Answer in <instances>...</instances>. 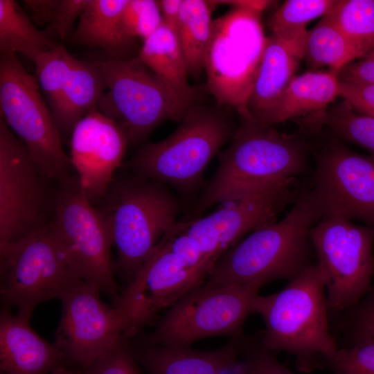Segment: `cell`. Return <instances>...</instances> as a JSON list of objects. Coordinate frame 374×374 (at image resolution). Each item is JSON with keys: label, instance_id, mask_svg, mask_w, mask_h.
I'll return each instance as SVG.
<instances>
[{"label": "cell", "instance_id": "6da1fadb", "mask_svg": "<svg viewBox=\"0 0 374 374\" xmlns=\"http://www.w3.org/2000/svg\"><path fill=\"white\" fill-rule=\"evenodd\" d=\"M323 217L311 188L299 193L293 206L279 221L250 233L226 251L210 270L206 287L289 281L311 265L309 232Z\"/></svg>", "mask_w": 374, "mask_h": 374}, {"label": "cell", "instance_id": "7a4b0ae2", "mask_svg": "<svg viewBox=\"0 0 374 374\" xmlns=\"http://www.w3.org/2000/svg\"><path fill=\"white\" fill-rule=\"evenodd\" d=\"M240 117L230 144L219 153L217 170L191 219L231 198L295 179L306 170V148L296 136L249 116Z\"/></svg>", "mask_w": 374, "mask_h": 374}, {"label": "cell", "instance_id": "3957f363", "mask_svg": "<svg viewBox=\"0 0 374 374\" xmlns=\"http://www.w3.org/2000/svg\"><path fill=\"white\" fill-rule=\"evenodd\" d=\"M325 285L323 271L317 262L280 291L258 294L254 301V313L265 325L259 338L262 346L294 355L296 367L305 372L328 364L339 348L330 330Z\"/></svg>", "mask_w": 374, "mask_h": 374}, {"label": "cell", "instance_id": "277c9868", "mask_svg": "<svg viewBox=\"0 0 374 374\" xmlns=\"http://www.w3.org/2000/svg\"><path fill=\"white\" fill-rule=\"evenodd\" d=\"M231 110L217 103L196 105L168 137L145 145L121 166L189 193L211 159L234 136L238 125Z\"/></svg>", "mask_w": 374, "mask_h": 374}, {"label": "cell", "instance_id": "5b68a950", "mask_svg": "<svg viewBox=\"0 0 374 374\" xmlns=\"http://www.w3.org/2000/svg\"><path fill=\"white\" fill-rule=\"evenodd\" d=\"M107 192L100 211L116 249L114 271L127 286L177 222L181 205L164 184L134 173L114 180Z\"/></svg>", "mask_w": 374, "mask_h": 374}, {"label": "cell", "instance_id": "8992f818", "mask_svg": "<svg viewBox=\"0 0 374 374\" xmlns=\"http://www.w3.org/2000/svg\"><path fill=\"white\" fill-rule=\"evenodd\" d=\"M1 299L4 308H15L30 320L35 308L60 299L82 280L75 271L50 224L0 247Z\"/></svg>", "mask_w": 374, "mask_h": 374}, {"label": "cell", "instance_id": "52a82bcc", "mask_svg": "<svg viewBox=\"0 0 374 374\" xmlns=\"http://www.w3.org/2000/svg\"><path fill=\"white\" fill-rule=\"evenodd\" d=\"M36 77L17 54L1 55V118L28 150L43 177L62 179L71 165L61 134Z\"/></svg>", "mask_w": 374, "mask_h": 374}, {"label": "cell", "instance_id": "ba28073f", "mask_svg": "<svg viewBox=\"0 0 374 374\" xmlns=\"http://www.w3.org/2000/svg\"><path fill=\"white\" fill-rule=\"evenodd\" d=\"M60 180L50 226L78 276L97 286L114 305L121 292L114 278L113 243L104 217L77 176Z\"/></svg>", "mask_w": 374, "mask_h": 374}, {"label": "cell", "instance_id": "9c48e42d", "mask_svg": "<svg viewBox=\"0 0 374 374\" xmlns=\"http://www.w3.org/2000/svg\"><path fill=\"white\" fill-rule=\"evenodd\" d=\"M259 12L232 7L213 20L206 56L207 87L216 103L244 113L264 50Z\"/></svg>", "mask_w": 374, "mask_h": 374}, {"label": "cell", "instance_id": "30bf717a", "mask_svg": "<svg viewBox=\"0 0 374 374\" xmlns=\"http://www.w3.org/2000/svg\"><path fill=\"white\" fill-rule=\"evenodd\" d=\"M260 288L254 285L198 286L170 307L145 343L188 347L207 337L241 335L246 319L254 313Z\"/></svg>", "mask_w": 374, "mask_h": 374}, {"label": "cell", "instance_id": "8fae6325", "mask_svg": "<svg viewBox=\"0 0 374 374\" xmlns=\"http://www.w3.org/2000/svg\"><path fill=\"white\" fill-rule=\"evenodd\" d=\"M309 239L324 273L328 311L339 312L353 307L371 285L374 227L327 215L311 228Z\"/></svg>", "mask_w": 374, "mask_h": 374}, {"label": "cell", "instance_id": "7c38bea8", "mask_svg": "<svg viewBox=\"0 0 374 374\" xmlns=\"http://www.w3.org/2000/svg\"><path fill=\"white\" fill-rule=\"evenodd\" d=\"M96 62L107 85L96 111L122 128L129 145L143 142L166 119L174 121L165 87L139 56Z\"/></svg>", "mask_w": 374, "mask_h": 374}, {"label": "cell", "instance_id": "4fadbf2b", "mask_svg": "<svg viewBox=\"0 0 374 374\" xmlns=\"http://www.w3.org/2000/svg\"><path fill=\"white\" fill-rule=\"evenodd\" d=\"M294 179L228 199L211 213L179 221L184 231L213 265L247 233L276 221L296 199Z\"/></svg>", "mask_w": 374, "mask_h": 374}, {"label": "cell", "instance_id": "5bb4252c", "mask_svg": "<svg viewBox=\"0 0 374 374\" xmlns=\"http://www.w3.org/2000/svg\"><path fill=\"white\" fill-rule=\"evenodd\" d=\"M206 278L205 274L186 265L161 239L113 305L122 321L124 343H129L162 310L202 285Z\"/></svg>", "mask_w": 374, "mask_h": 374}, {"label": "cell", "instance_id": "9a60e30c", "mask_svg": "<svg viewBox=\"0 0 374 374\" xmlns=\"http://www.w3.org/2000/svg\"><path fill=\"white\" fill-rule=\"evenodd\" d=\"M100 292L95 285L80 280L60 298L62 317L55 344L69 363L82 368L125 344L119 313L102 301Z\"/></svg>", "mask_w": 374, "mask_h": 374}, {"label": "cell", "instance_id": "2e32d148", "mask_svg": "<svg viewBox=\"0 0 374 374\" xmlns=\"http://www.w3.org/2000/svg\"><path fill=\"white\" fill-rule=\"evenodd\" d=\"M43 177L22 142L0 120V247L43 224Z\"/></svg>", "mask_w": 374, "mask_h": 374}, {"label": "cell", "instance_id": "e0dca14e", "mask_svg": "<svg viewBox=\"0 0 374 374\" xmlns=\"http://www.w3.org/2000/svg\"><path fill=\"white\" fill-rule=\"evenodd\" d=\"M311 189L323 217L339 215L374 227V157L330 144L317 159Z\"/></svg>", "mask_w": 374, "mask_h": 374}, {"label": "cell", "instance_id": "ac0fdd59", "mask_svg": "<svg viewBox=\"0 0 374 374\" xmlns=\"http://www.w3.org/2000/svg\"><path fill=\"white\" fill-rule=\"evenodd\" d=\"M129 145L122 128L98 111L84 116L74 126L69 159L79 182L93 204L104 197L123 164Z\"/></svg>", "mask_w": 374, "mask_h": 374}, {"label": "cell", "instance_id": "d6986e66", "mask_svg": "<svg viewBox=\"0 0 374 374\" xmlns=\"http://www.w3.org/2000/svg\"><path fill=\"white\" fill-rule=\"evenodd\" d=\"M305 40L271 34L266 42L244 113L268 125L270 117L304 57Z\"/></svg>", "mask_w": 374, "mask_h": 374}, {"label": "cell", "instance_id": "ffe728a7", "mask_svg": "<svg viewBox=\"0 0 374 374\" xmlns=\"http://www.w3.org/2000/svg\"><path fill=\"white\" fill-rule=\"evenodd\" d=\"M69 364L56 344L39 337L29 320L3 308L0 316V374H47Z\"/></svg>", "mask_w": 374, "mask_h": 374}, {"label": "cell", "instance_id": "44dd1931", "mask_svg": "<svg viewBox=\"0 0 374 374\" xmlns=\"http://www.w3.org/2000/svg\"><path fill=\"white\" fill-rule=\"evenodd\" d=\"M248 337H231L223 346L212 350L170 347L143 343L130 350L148 374H220L229 362L240 357Z\"/></svg>", "mask_w": 374, "mask_h": 374}, {"label": "cell", "instance_id": "7402d4cb", "mask_svg": "<svg viewBox=\"0 0 374 374\" xmlns=\"http://www.w3.org/2000/svg\"><path fill=\"white\" fill-rule=\"evenodd\" d=\"M138 56L163 84L172 104L174 121L179 122L197 104L177 33L162 23L143 42Z\"/></svg>", "mask_w": 374, "mask_h": 374}, {"label": "cell", "instance_id": "603a6c76", "mask_svg": "<svg viewBox=\"0 0 374 374\" xmlns=\"http://www.w3.org/2000/svg\"><path fill=\"white\" fill-rule=\"evenodd\" d=\"M127 0H89L80 15L70 41L100 49L109 57L130 59L137 39L125 31L122 13Z\"/></svg>", "mask_w": 374, "mask_h": 374}, {"label": "cell", "instance_id": "cb8c5ba5", "mask_svg": "<svg viewBox=\"0 0 374 374\" xmlns=\"http://www.w3.org/2000/svg\"><path fill=\"white\" fill-rule=\"evenodd\" d=\"M106 89L105 78L96 61L75 58L69 78L51 110L62 136L71 134L79 121L96 110Z\"/></svg>", "mask_w": 374, "mask_h": 374}, {"label": "cell", "instance_id": "d4e9b609", "mask_svg": "<svg viewBox=\"0 0 374 374\" xmlns=\"http://www.w3.org/2000/svg\"><path fill=\"white\" fill-rule=\"evenodd\" d=\"M339 72L313 70L295 75L274 110L268 125L326 109L339 96Z\"/></svg>", "mask_w": 374, "mask_h": 374}, {"label": "cell", "instance_id": "484cf974", "mask_svg": "<svg viewBox=\"0 0 374 374\" xmlns=\"http://www.w3.org/2000/svg\"><path fill=\"white\" fill-rule=\"evenodd\" d=\"M212 1L182 0L177 35L189 76L197 80L204 71L213 33Z\"/></svg>", "mask_w": 374, "mask_h": 374}, {"label": "cell", "instance_id": "4316f807", "mask_svg": "<svg viewBox=\"0 0 374 374\" xmlns=\"http://www.w3.org/2000/svg\"><path fill=\"white\" fill-rule=\"evenodd\" d=\"M46 30H40L14 0H0V52L19 53L33 62L41 53L57 46Z\"/></svg>", "mask_w": 374, "mask_h": 374}, {"label": "cell", "instance_id": "83f0119b", "mask_svg": "<svg viewBox=\"0 0 374 374\" xmlns=\"http://www.w3.org/2000/svg\"><path fill=\"white\" fill-rule=\"evenodd\" d=\"M303 58L313 69L328 67L340 72L359 57L328 14L308 31Z\"/></svg>", "mask_w": 374, "mask_h": 374}, {"label": "cell", "instance_id": "f1b7e54d", "mask_svg": "<svg viewBox=\"0 0 374 374\" xmlns=\"http://www.w3.org/2000/svg\"><path fill=\"white\" fill-rule=\"evenodd\" d=\"M329 15L359 58L374 48L373 0L338 1Z\"/></svg>", "mask_w": 374, "mask_h": 374}, {"label": "cell", "instance_id": "f546056e", "mask_svg": "<svg viewBox=\"0 0 374 374\" xmlns=\"http://www.w3.org/2000/svg\"><path fill=\"white\" fill-rule=\"evenodd\" d=\"M315 119L338 137L362 147L374 157V117L357 112L344 100L317 114Z\"/></svg>", "mask_w": 374, "mask_h": 374}, {"label": "cell", "instance_id": "4dcf8cb0", "mask_svg": "<svg viewBox=\"0 0 374 374\" xmlns=\"http://www.w3.org/2000/svg\"><path fill=\"white\" fill-rule=\"evenodd\" d=\"M337 0H288L271 16L272 34L287 37L307 36V24L330 13Z\"/></svg>", "mask_w": 374, "mask_h": 374}, {"label": "cell", "instance_id": "1f68e13d", "mask_svg": "<svg viewBox=\"0 0 374 374\" xmlns=\"http://www.w3.org/2000/svg\"><path fill=\"white\" fill-rule=\"evenodd\" d=\"M89 0H26L24 4L30 12V17L38 26H46L65 39L72 35L75 21L80 17Z\"/></svg>", "mask_w": 374, "mask_h": 374}, {"label": "cell", "instance_id": "d6a6232c", "mask_svg": "<svg viewBox=\"0 0 374 374\" xmlns=\"http://www.w3.org/2000/svg\"><path fill=\"white\" fill-rule=\"evenodd\" d=\"M75 60L64 46L58 44L39 53L33 61L36 78L51 111L69 78Z\"/></svg>", "mask_w": 374, "mask_h": 374}, {"label": "cell", "instance_id": "836d02e7", "mask_svg": "<svg viewBox=\"0 0 374 374\" xmlns=\"http://www.w3.org/2000/svg\"><path fill=\"white\" fill-rule=\"evenodd\" d=\"M122 21L131 37L143 42L162 24L157 1L127 0L123 10Z\"/></svg>", "mask_w": 374, "mask_h": 374}, {"label": "cell", "instance_id": "e575fe53", "mask_svg": "<svg viewBox=\"0 0 374 374\" xmlns=\"http://www.w3.org/2000/svg\"><path fill=\"white\" fill-rule=\"evenodd\" d=\"M328 365L335 374H374V339L338 348Z\"/></svg>", "mask_w": 374, "mask_h": 374}, {"label": "cell", "instance_id": "d590c367", "mask_svg": "<svg viewBox=\"0 0 374 374\" xmlns=\"http://www.w3.org/2000/svg\"><path fill=\"white\" fill-rule=\"evenodd\" d=\"M161 239L186 265L207 277L213 265L184 231L179 220L166 232Z\"/></svg>", "mask_w": 374, "mask_h": 374}, {"label": "cell", "instance_id": "8d00e7d4", "mask_svg": "<svg viewBox=\"0 0 374 374\" xmlns=\"http://www.w3.org/2000/svg\"><path fill=\"white\" fill-rule=\"evenodd\" d=\"M137 364L128 344H123L82 369L84 374H140Z\"/></svg>", "mask_w": 374, "mask_h": 374}, {"label": "cell", "instance_id": "74e56055", "mask_svg": "<svg viewBox=\"0 0 374 374\" xmlns=\"http://www.w3.org/2000/svg\"><path fill=\"white\" fill-rule=\"evenodd\" d=\"M339 80V96L357 112L374 117V84Z\"/></svg>", "mask_w": 374, "mask_h": 374}, {"label": "cell", "instance_id": "f35d334b", "mask_svg": "<svg viewBox=\"0 0 374 374\" xmlns=\"http://www.w3.org/2000/svg\"><path fill=\"white\" fill-rule=\"evenodd\" d=\"M248 352L250 358L248 374H294L276 359L274 352L262 346L259 338H251Z\"/></svg>", "mask_w": 374, "mask_h": 374}, {"label": "cell", "instance_id": "ab89813d", "mask_svg": "<svg viewBox=\"0 0 374 374\" xmlns=\"http://www.w3.org/2000/svg\"><path fill=\"white\" fill-rule=\"evenodd\" d=\"M354 342L374 339V294L359 308L351 324Z\"/></svg>", "mask_w": 374, "mask_h": 374}, {"label": "cell", "instance_id": "60d3db41", "mask_svg": "<svg viewBox=\"0 0 374 374\" xmlns=\"http://www.w3.org/2000/svg\"><path fill=\"white\" fill-rule=\"evenodd\" d=\"M339 77L340 80L374 84V58H362L348 64L340 71Z\"/></svg>", "mask_w": 374, "mask_h": 374}, {"label": "cell", "instance_id": "b9f144b4", "mask_svg": "<svg viewBox=\"0 0 374 374\" xmlns=\"http://www.w3.org/2000/svg\"><path fill=\"white\" fill-rule=\"evenodd\" d=\"M157 3L162 23L177 33L180 20L182 0H159Z\"/></svg>", "mask_w": 374, "mask_h": 374}, {"label": "cell", "instance_id": "7bdbcfd3", "mask_svg": "<svg viewBox=\"0 0 374 374\" xmlns=\"http://www.w3.org/2000/svg\"><path fill=\"white\" fill-rule=\"evenodd\" d=\"M216 4L230 5L232 7L249 9L260 12L270 4L269 1H254V0H217L212 1Z\"/></svg>", "mask_w": 374, "mask_h": 374}, {"label": "cell", "instance_id": "ee69618b", "mask_svg": "<svg viewBox=\"0 0 374 374\" xmlns=\"http://www.w3.org/2000/svg\"><path fill=\"white\" fill-rule=\"evenodd\" d=\"M52 374H84L83 369L80 371L67 369L66 367L60 368Z\"/></svg>", "mask_w": 374, "mask_h": 374}, {"label": "cell", "instance_id": "f6af8a7d", "mask_svg": "<svg viewBox=\"0 0 374 374\" xmlns=\"http://www.w3.org/2000/svg\"><path fill=\"white\" fill-rule=\"evenodd\" d=\"M362 58H374V48L369 51L366 55Z\"/></svg>", "mask_w": 374, "mask_h": 374}, {"label": "cell", "instance_id": "bcb514c9", "mask_svg": "<svg viewBox=\"0 0 374 374\" xmlns=\"http://www.w3.org/2000/svg\"><path fill=\"white\" fill-rule=\"evenodd\" d=\"M373 1H374V0H373Z\"/></svg>", "mask_w": 374, "mask_h": 374}]
</instances>
